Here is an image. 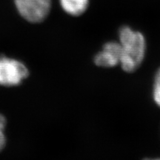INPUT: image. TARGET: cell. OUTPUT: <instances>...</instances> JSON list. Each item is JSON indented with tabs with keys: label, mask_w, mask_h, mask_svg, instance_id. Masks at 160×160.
<instances>
[{
	"label": "cell",
	"mask_w": 160,
	"mask_h": 160,
	"mask_svg": "<svg viewBox=\"0 0 160 160\" xmlns=\"http://www.w3.org/2000/svg\"><path fill=\"white\" fill-rule=\"evenodd\" d=\"M7 120L5 116L0 113V151L5 148L6 145V136H5V127Z\"/></svg>",
	"instance_id": "52a82bcc"
},
{
	"label": "cell",
	"mask_w": 160,
	"mask_h": 160,
	"mask_svg": "<svg viewBox=\"0 0 160 160\" xmlns=\"http://www.w3.org/2000/svg\"><path fill=\"white\" fill-rule=\"evenodd\" d=\"M153 99L156 105L160 108V68L155 74L153 88Z\"/></svg>",
	"instance_id": "8992f818"
},
{
	"label": "cell",
	"mask_w": 160,
	"mask_h": 160,
	"mask_svg": "<svg viewBox=\"0 0 160 160\" xmlns=\"http://www.w3.org/2000/svg\"><path fill=\"white\" fill-rule=\"evenodd\" d=\"M120 45L119 42L111 41L103 45L102 49L94 57V63L102 68H113L119 65Z\"/></svg>",
	"instance_id": "277c9868"
},
{
	"label": "cell",
	"mask_w": 160,
	"mask_h": 160,
	"mask_svg": "<svg viewBox=\"0 0 160 160\" xmlns=\"http://www.w3.org/2000/svg\"><path fill=\"white\" fill-rule=\"evenodd\" d=\"M120 45L119 65L124 71H135L142 63L146 53V39L141 32L135 31L128 26L119 29Z\"/></svg>",
	"instance_id": "6da1fadb"
},
{
	"label": "cell",
	"mask_w": 160,
	"mask_h": 160,
	"mask_svg": "<svg viewBox=\"0 0 160 160\" xmlns=\"http://www.w3.org/2000/svg\"><path fill=\"white\" fill-rule=\"evenodd\" d=\"M62 8L68 14L78 17L88 9L89 0H59Z\"/></svg>",
	"instance_id": "5b68a950"
},
{
	"label": "cell",
	"mask_w": 160,
	"mask_h": 160,
	"mask_svg": "<svg viewBox=\"0 0 160 160\" xmlns=\"http://www.w3.org/2000/svg\"><path fill=\"white\" fill-rule=\"evenodd\" d=\"M29 76V70L22 62L5 56L0 57V85L15 87Z\"/></svg>",
	"instance_id": "7a4b0ae2"
},
{
	"label": "cell",
	"mask_w": 160,
	"mask_h": 160,
	"mask_svg": "<svg viewBox=\"0 0 160 160\" xmlns=\"http://www.w3.org/2000/svg\"><path fill=\"white\" fill-rule=\"evenodd\" d=\"M144 160H160V158H154V159H145Z\"/></svg>",
	"instance_id": "ba28073f"
},
{
	"label": "cell",
	"mask_w": 160,
	"mask_h": 160,
	"mask_svg": "<svg viewBox=\"0 0 160 160\" xmlns=\"http://www.w3.org/2000/svg\"><path fill=\"white\" fill-rule=\"evenodd\" d=\"M14 3L20 16L31 23L43 22L51 8V0H14Z\"/></svg>",
	"instance_id": "3957f363"
}]
</instances>
